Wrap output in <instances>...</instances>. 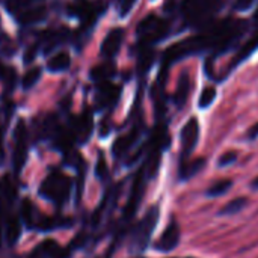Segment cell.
I'll return each mask as SVG.
<instances>
[{
  "label": "cell",
  "instance_id": "obj_33",
  "mask_svg": "<svg viewBox=\"0 0 258 258\" xmlns=\"http://www.w3.org/2000/svg\"><path fill=\"white\" fill-rule=\"evenodd\" d=\"M252 187H254V189H258V178H255V180L252 181Z\"/></svg>",
  "mask_w": 258,
  "mask_h": 258
},
{
  "label": "cell",
  "instance_id": "obj_13",
  "mask_svg": "<svg viewBox=\"0 0 258 258\" xmlns=\"http://www.w3.org/2000/svg\"><path fill=\"white\" fill-rule=\"evenodd\" d=\"M189 92H190V76H189L187 71H183L180 74L178 85H177V89H175V94H174V103H175V106L178 109H181L186 104Z\"/></svg>",
  "mask_w": 258,
  "mask_h": 258
},
{
  "label": "cell",
  "instance_id": "obj_26",
  "mask_svg": "<svg viewBox=\"0 0 258 258\" xmlns=\"http://www.w3.org/2000/svg\"><path fill=\"white\" fill-rule=\"evenodd\" d=\"M0 79L5 82V85H6L8 88H14L15 80H17L15 70H14V68H9V67L3 65V63L0 62Z\"/></svg>",
  "mask_w": 258,
  "mask_h": 258
},
{
  "label": "cell",
  "instance_id": "obj_14",
  "mask_svg": "<svg viewBox=\"0 0 258 258\" xmlns=\"http://www.w3.org/2000/svg\"><path fill=\"white\" fill-rule=\"evenodd\" d=\"M70 67H71V57L67 51H60V53L54 54L47 63V70L50 73H63Z\"/></svg>",
  "mask_w": 258,
  "mask_h": 258
},
{
  "label": "cell",
  "instance_id": "obj_22",
  "mask_svg": "<svg viewBox=\"0 0 258 258\" xmlns=\"http://www.w3.org/2000/svg\"><path fill=\"white\" fill-rule=\"evenodd\" d=\"M258 48V32L252 36V39L251 41H248L245 45H243V48L239 51V54H237V57L234 59V62H233V65H237L239 62H242L245 57H248L249 54H252L255 50Z\"/></svg>",
  "mask_w": 258,
  "mask_h": 258
},
{
  "label": "cell",
  "instance_id": "obj_18",
  "mask_svg": "<svg viewBox=\"0 0 258 258\" xmlns=\"http://www.w3.org/2000/svg\"><path fill=\"white\" fill-rule=\"evenodd\" d=\"M21 234V224L15 216H9L6 221V239L9 245H14Z\"/></svg>",
  "mask_w": 258,
  "mask_h": 258
},
{
  "label": "cell",
  "instance_id": "obj_9",
  "mask_svg": "<svg viewBox=\"0 0 258 258\" xmlns=\"http://www.w3.org/2000/svg\"><path fill=\"white\" fill-rule=\"evenodd\" d=\"M178 242H180V227L175 221H171L169 225L165 228L160 240L157 242V248L160 251L169 252L177 248Z\"/></svg>",
  "mask_w": 258,
  "mask_h": 258
},
{
  "label": "cell",
  "instance_id": "obj_2",
  "mask_svg": "<svg viewBox=\"0 0 258 258\" xmlns=\"http://www.w3.org/2000/svg\"><path fill=\"white\" fill-rule=\"evenodd\" d=\"M136 33L144 41V44H153L166 36L168 24L165 21H162L157 15L150 14L138 24Z\"/></svg>",
  "mask_w": 258,
  "mask_h": 258
},
{
  "label": "cell",
  "instance_id": "obj_7",
  "mask_svg": "<svg viewBox=\"0 0 258 258\" xmlns=\"http://www.w3.org/2000/svg\"><path fill=\"white\" fill-rule=\"evenodd\" d=\"M142 192H144V169L139 171V174L136 175L135 178V183H133V187H132V194H130V200L124 209V218L125 219H130L135 216L138 207H139V203H141V198H142Z\"/></svg>",
  "mask_w": 258,
  "mask_h": 258
},
{
  "label": "cell",
  "instance_id": "obj_16",
  "mask_svg": "<svg viewBox=\"0 0 258 258\" xmlns=\"http://www.w3.org/2000/svg\"><path fill=\"white\" fill-rule=\"evenodd\" d=\"M135 139H136V132H132V133H128L125 136L118 138L115 141V144H113V148H112L113 156L115 157H121L122 154H125L130 150V147L135 144Z\"/></svg>",
  "mask_w": 258,
  "mask_h": 258
},
{
  "label": "cell",
  "instance_id": "obj_15",
  "mask_svg": "<svg viewBox=\"0 0 258 258\" xmlns=\"http://www.w3.org/2000/svg\"><path fill=\"white\" fill-rule=\"evenodd\" d=\"M113 76H115V65L110 63V62L101 63V65H98V67L91 70V79L94 82H97V83L107 82Z\"/></svg>",
  "mask_w": 258,
  "mask_h": 258
},
{
  "label": "cell",
  "instance_id": "obj_10",
  "mask_svg": "<svg viewBox=\"0 0 258 258\" xmlns=\"http://www.w3.org/2000/svg\"><path fill=\"white\" fill-rule=\"evenodd\" d=\"M17 21L23 26L38 24L47 18V9L44 6H29L15 15Z\"/></svg>",
  "mask_w": 258,
  "mask_h": 258
},
{
  "label": "cell",
  "instance_id": "obj_27",
  "mask_svg": "<svg viewBox=\"0 0 258 258\" xmlns=\"http://www.w3.org/2000/svg\"><path fill=\"white\" fill-rule=\"evenodd\" d=\"M215 97H216V89H215V86H207V88L201 92V97H200V107H201V109L209 107V106L215 101Z\"/></svg>",
  "mask_w": 258,
  "mask_h": 258
},
{
  "label": "cell",
  "instance_id": "obj_20",
  "mask_svg": "<svg viewBox=\"0 0 258 258\" xmlns=\"http://www.w3.org/2000/svg\"><path fill=\"white\" fill-rule=\"evenodd\" d=\"M204 163H206L204 159H197V160H194V162H186V163H183V165H181V169H180L181 177H183V178H189V177L195 175L198 171L203 169Z\"/></svg>",
  "mask_w": 258,
  "mask_h": 258
},
{
  "label": "cell",
  "instance_id": "obj_3",
  "mask_svg": "<svg viewBox=\"0 0 258 258\" xmlns=\"http://www.w3.org/2000/svg\"><path fill=\"white\" fill-rule=\"evenodd\" d=\"M27 160V130L23 119L17 122L14 130V153H12V166L14 171L18 174Z\"/></svg>",
  "mask_w": 258,
  "mask_h": 258
},
{
  "label": "cell",
  "instance_id": "obj_8",
  "mask_svg": "<svg viewBox=\"0 0 258 258\" xmlns=\"http://www.w3.org/2000/svg\"><path fill=\"white\" fill-rule=\"evenodd\" d=\"M121 89L109 82H103L98 85L97 91V106L98 107H112L118 103L119 100Z\"/></svg>",
  "mask_w": 258,
  "mask_h": 258
},
{
  "label": "cell",
  "instance_id": "obj_30",
  "mask_svg": "<svg viewBox=\"0 0 258 258\" xmlns=\"http://www.w3.org/2000/svg\"><path fill=\"white\" fill-rule=\"evenodd\" d=\"M135 3H136V0H116L119 15L121 17H125L132 11V8L135 6Z\"/></svg>",
  "mask_w": 258,
  "mask_h": 258
},
{
  "label": "cell",
  "instance_id": "obj_19",
  "mask_svg": "<svg viewBox=\"0 0 258 258\" xmlns=\"http://www.w3.org/2000/svg\"><path fill=\"white\" fill-rule=\"evenodd\" d=\"M41 68L39 67H35V68H32V70H29L24 76H23V79H21V86H23V89H26V91H29V89H32L38 82H39V79H41Z\"/></svg>",
  "mask_w": 258,
  "mask_h": 258
},
{
  "label": "cell",
  "instance_id": "obj_34",
  "mask_svg": "<svg viewBox=\"0 0 258 258\" xmlns=\"http://www.w3.org/2000/svg\"><path fill=\"white\" fill-rule=\"evenodd\" d=\"M0 156H2V136H0Z\"/></svg>",
  "mask_w": 258,
  "mask_h": 258
},
{
  "label": "cell",
  "instance_id": "obj_12",
  "mask_svg": "<svg viewBox=\"0 0 258 258\" xmlns=\"http://www.w3.org/2000/svg\"><path fill=\"white\" fill-rule=\"evenodd\" d=\"M17 189L11 180V177L6 174L0 178V212H5L6 207L12 206L15 198Z\"/></svg>",
  "mask_w": 258,
  "mask_h": 258
},
{
  "label": "cell",
  "instance_id": "obj_29",
  "mask_svg": "<svg viewBox=\"0 0 258 258\" xmlns=\"http://www.w3.org/2000/svg\"><path fill=\"white\" fill-rule=\"evenodd\" d=\"M236 160H237V153H236V151H227V153H224V154L219 157L218 165L224 168V166H228V165L234 163Z\"/></svg>",
  "mask_w": 258,
  "mask_h": 258
},
{
  "label": "cell",
  "instance_id": "obj_32",
  "mask_svg": "<svg viewBox=\"0 0 258 258\" xmlns=\"http://www.w3.org/2000/svg\"><path fill=\"white\" fill-rule=\"evenodd\" d=\"M257 138H258V122L257 124H254V125L248 130V139L254 141V139H257Z\"/></svg>",
  "mask_w": 258,
  "mask_h": 258
},
{
  "label": "cell",
  "instance_id": "obj_21",
  "mask_svg": "<svg viewBox=\"0 0 258 258\" xmlns=\"http://www.w3.org/2000/svg\"><path fill=\"white\" fill-rule=\"evenodd\" d=\"M246 198H243V197H240V198H236V200H233V201H230L228 204H225L222 209H221V215H224V216H231V215H236V213H239V212H242V209L246 206Z\"/></svg>",
  "mask_w": 258,
  "mask_h": 258
},
{
  "label": "cell",
  "instance_id": "obj_31",
  "mask_svg": "<svg viewBox=\"0 0 258 258\" xmlns=\"http://www.w3.org/2000/svg\"><path fill=\"white\" fill-rule=\"evenodd\" d=\"M255 0H236L234 2V9L236 11H248Z\"/></svg>",
  "mask_w": 258,
  "mask_h": 258
},
{
  "label": "cell",
  "instance_id": "obj_24",
  "mask_svg": "<svg viewBox=\"0 0 258 258\" xmlns=\"http://www.w3.org/2000/svg\"><path fill=\"white\" fill-rule=\"evenodd\" d=\"M33 2H35V0H6V2H5V6H6V11H8L9 14L17 15L20 11H23V9H26V8H29V6H32Z\"/></svg>",
  "mask_w": 258,
  "mask_h": 258
},
{
  "label": "cell",
  "instance_id": "obj_23",
  "mask_svg": "<svg viewBox=\"0 0 258 258\" xmlns=\"http://www.w3.org/2000/svg\"><path fill=\"white\" fill-rule=\"evenodd\" d=\"M20 210H21V219H23L24 227L32 228L33 227V206H32V203H30L29 198H24L23 200Z\"/></svg>",
  "mask_w": 258,
  "mask_h": 258
},
{
  "label": "cell",
  "instance_id": "obj_11",
  "mask_svg": "<svg viewBox=\"0 0 258 258\" xmlns=\"http://www.w3.org/2000/svg\"><path fill=\"white\" fill-rule=\"evenodd\" d=\"M92 127H94V124H92L91 113H83L80 118H77L73 125V133L76 136V141H79L80 144H85L91 138Z\"/></svg>",
  "mask_w": 258,
  "mask_h": 258
},
{
  "label": "cell",
  "instance_id": "obj_25",
  "mask_svg": "<svg viewBox=\"0 0 258 258\" xmlns=\"http://www.w3.org/2000/svg\"><path fill=\"white\" fill-rule=\"evenodd\" d=\"M231 186H233V181L231 180H219V181H216L215 184L210 186V189H209L207 194L210 197H221V195L227 194Z\"/></svg>",
  "mask_w": 258,
  "mask_h": 258
},
{
  "label": "cell",
  "instance_id": "obj_5",
  "mask_svg": "<svg viewBox=\"0 0 258 258\" xmlns=\"http://www.w3.org/2000/svg\"><path fill=\"white\" fill-rule=\"evenodd\" d=\"M198 136H200V124L197 118H190L186 125L181 130L180 135V141H181V154L183 157H187L194 150L195 145L198 142Z\"/></svg>",
  "mask_w": 258,
  "mask_h": 258
},
{
  "label": "cell",
  "instance_id": "obj_17",
  "mask_svg": "<svg viewBox=\"0 0 258 258\" xmlns=\"http://www.w3.org/2000/svg\"><path fill=\"white\" fill-rule=\"evenodd\" d=\"M153 59H154L153 48L150 47V44H144V47L139 50V56H138V68H139V71L145 73L151 67Z\"/></svg>",
  "mask_w": 258,
  "mask_h": 258
},
{
  "label": "cell",
  "instance_id": "obj_6",
  "mask_svg": "<svg viewBox=\"0 0 258 258\" xmlns=\"http://www.w3.org/2000/svg\"><path fill=\"white\" fill-rule=\"evenodd\" d=\"M122 41H124V30L121 27L112 29L101 42V54L106 59H113L118 54Z\"/></svg>",
  "mask_w": 258,
  "mask_h": 258
},
{
  "label": "cell",
  "instance_id": "obj_35",
  "mask_svg": "<svg viewBox=\"0 0 258 258\" xmlns=\"http://www.w3.org/2000/svg\"><path fill=\"white\" fill-rule=\"evenodd\" d=\"M0 240H2V234H0Z\"/></svg>",
  "mask_w": 258,
  "mask_h": 258
},
{
  "label": "cell",
  "instance_id": "obj_4",
  "mask_svg": "<svg viewBox=\"0 0 258 258\" xmlns=\"http://www.w3.org/2000/svg\"><path fill=\"white\" fill-rule=\"evenodd\" d=\"M157 219H159V212L156 207H153L147 216L144 218V221L139 224L136 233H135V245L139 248V249H145V246L148 245V240H150V236L157 224Z\"/></svg>",
  "mask_w": 258,
  "mask_h": 258
},
{
  "label": "cell",
  "instance_id": "obj_1",
  "mask_svg": "<svg viewBox=\"0 0 258 258\" xmlns=\"http://www.w3.org/2000/svg\"><path fill=\"white\" fill-rule=\"evenodd\" d=\"M71 178L60 172H53L44 178L39 187L41 197L56 204L57 207L63 206L71 195Z\"/></svg>",
  "mask_w": 258,
  "mask_h": 258
},
{
  "label": "cell",
  "instance_id": "obj_28",
  "mask_svg": "<svg viewBox=\"0 0 258 258\" xmlns=\"http://www.w3.org/2000/svg\"><path fill=\"white\" fill-rule=\"evenodd\" d=\"M107 163H106V160H104V157L100 154V157H98V162H97V166H95V175L100 178V180H104L106 177H107Z\"/></svg>",
  "mask_w": 258,
  "mask_h": 258
}]
</instances>
